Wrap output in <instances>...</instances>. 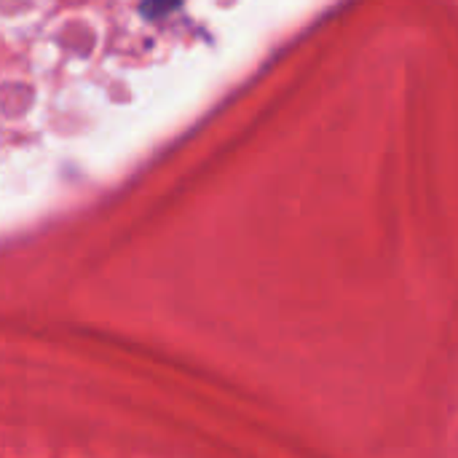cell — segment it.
Here are the masks:
<instances>
[{
  "instance_id": "1",
  "label": "cell",
  "mask_w": 458,
  "mask_h": 458,
  "mask_svg": "<svg viewBox=\"0 0 458 458\" xmlns=\"http://www.w3.org/2000/svg\"><path fill=\"white\" fill-rule=\"evenodd\" d=\"M180 0H145L142 3V13L145 16H161V13H169Z\"/></svg>"
}]
</instances>
